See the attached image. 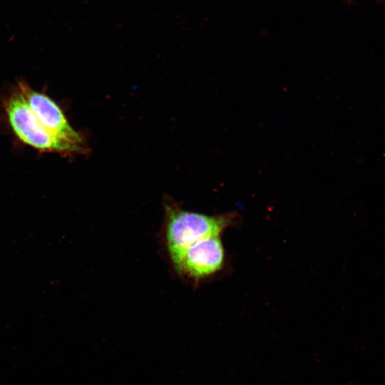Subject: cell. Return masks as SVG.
<instances>
[{
  "label": "cell",
  "mask_w": 385,
  "mask_h": 385,
  "mask_svg": "<svg viewBox=\"0 0 385 385\" xmlns=\"http://www.w3.org/2000/svg\"><path fill=\"white\" fill-rule=\"evenodd\" d=\"M164 208V240L173 267L191 245L206 237L218 236L227 222L222 216L185 210L171 200L165 202Z\"/></svg>",
  "instance_id": "cell-1"
},
{
  "label": "cell",
  "mask_w": 385,
  "mask_h": 385,
  "mask_svg": "<svg viewBox=\"0 0 385 385\" xmlns=\"http://www.w3.org/2000/svg\"><path fill=\"white\" fill-rule=\"evenodd\" d=\"M3 108L13 133L23 143L41 152L71 154L84 151L85 147L56 137L43 128L16 86L5 98Z\"/></svg>",
  "instance_id": "cell-2"
},
{
  "label": "cell",
  "mask_w": 385,
  "mask_h": 385,
  "mask_svg": "<svg viewBox=\"0 0 385 385\" xmlns=\"http://www.w3.org/2000/svg\"><path fill=\"white\" fill-rule=\"evenodd\" d=\"M16 88L39 123L53 135L85 147L83 138L69 124L58 105L46 94L31 88L24 81Z\"/></svg>",
  "instance_id": "cell-3"
},
{
  "label": "cell",
  "mask_w": 385,
  "mask_h": 385,
  "mask_svg": "<svg viewBox=\"0 0 385 385\" xmlns=\"http://www.w3.org/2000/svg\"><path fill=\"white\" fill-rule=\"evenodd\" d=\"M223 259L221 241L218 236H212L191 245L174 269L182 276L199 279L220 270Z\"/></svg>",
  "instance_id": "cell-4"
}]
</instances>
